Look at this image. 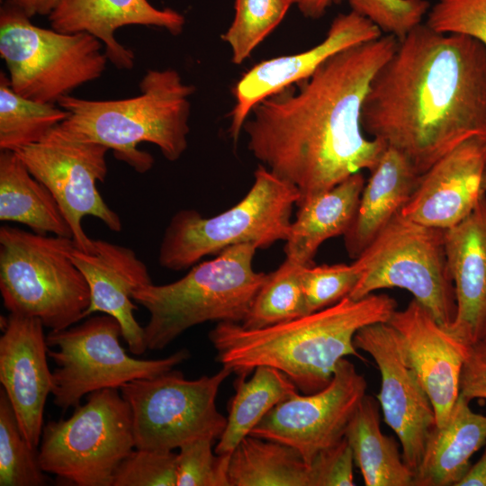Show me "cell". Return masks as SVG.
<instances>
[{
    "mask_svg": "<svg viewBox=\"0 0 486 486\" xmlns=\"http://www.w3.org/2000/svg\"><path fill=\"white\" fill-rule=\"evenodd\" d=\"M65 0H36L37 14L49 15Z\"/></svg>",
    "mask_w": 486,
    "mask_h": 486,
    "instance_id": "43",
    "label": "cell"
},
{
    "mask_svg": "<svg viewBox=\"0 0 486 486\" xmlns=\"http://www.w3.org/2000/svg\"><path fill=\"white\" fill-rule=\"evenodd\" d=\"M0 57L17 94L50 104L99 78L109 61L93 35L39 27L11 1L0 11Z\"/></svg>",
    "mask_w": 486,
    "mask_h": 486,
    "instance_id": "8",
    "label": "cell"
},
{
    "mask_svg": "<svg viewBox=\"0 0 486 486\" xmlns=\"http://www.w3.org/2000/svg\"><path fill=\"white\" fill-rule=\"evenodd\" d=\"M482 190L486 193V166H485L483 175H482Z\"/></svg>",
    "mask_w": 486,
    "mask_h": 486,
    "instance_id": "45",
    "label": "cell"
},
{
    "mask_svg": "<svg viewBox=\"0 0 486 486\" xmlns=\"http://www.w3.org/2000/svg\"><path fill=\"white\" fill-rule=\"evenodd\" d=\"M370 173L356 217L344 235L346 250L355 259L400 211L420 176L404 155L390 147Z\"/></svg>",
    "mask_w": 486,
    "mask_h": 486,
    "instance_id": "23",
    "label": "cell"
},
{
    "mask_svg": "<svg viewBox=\"0 0 486 486\" xmlns=\"http://www.w3.org/2000/svg\"><path fill=\"white\" fill-rule=\"evenodd\" d=\"M366 388L365 378L345 357L325 388L310 394L295 392L274 407L249 435L293 447L310 465L319 453L345 437Z\"/></svg>",
    "mask_w": 486,
    "mask_h": 486,
    "instance_id": "14",
    "label": "cell"
},
{
    "mask_svg": "<svg viewBox=\"0 0 486 486\" xmlns=\"http://www.w3.org/2000/svg\"><path fill=\"white\" fill-rule=\"evenodd\" d=\"M486 139L472 137L419 176L399 213L428 227L447 230L461 222L486 194L482 187Z\"/></svg>",
    "mask_w": 486,
    "mask_h": 486,
    "instance_id": "18",
    "label": "cell"
},
{
    "mask_svg": "<svg viewBox=\"0 0 486 486\" xmlns=\"http://www.w3.org/2000/svg\"><path fill=\"white\" fill-rule=\"evenodd\" d=\"M0 220L24 224L39 234L73 238L50 191L10 150L0 153Z\"/></svg>",
    "mask_w": 486,
    "mask_h": 486,
    "instance_id": "26",
    "label": "cell"
},
{
    "mask_svg": "<svg viewBox=\"0 0 486 486\" xmlns=\"http://www.w3.org/2000/svg\"><path fill=\"white\" fill-rule=\"evenodd\" d=\"M293 0H235L233 21L222 35L234 64L243 63L282 22Z\"/></svg>",
    "mask_w": 486,
    "mask_h": 486,
    "instance_id": "33",
    "label": "cell"
},
{
    "mask_svg": "<svg viewBox=\"0 0 486 486\" xmlns=\"http://www.w3.org/2000/svg\"><path fill=\"white\" fill-rule=\"evenodd\" d=\"M354 344L356 349L371 356L377 365L381 388L376 398L384 421L395 432L402 458L415 474L427 440L436 426L433 404L397 332L388 322L360 328Z\"/></svg>",
    "mask_w": 486,
    "mask_h": 486,
    "instance_id": "15",
    "label": "cell"
},
{
    "mask_svg": "<svg viewBox=\"0 0 486 486\" xmlns=\"http://www.w3.org/2000/svg\"><path fill=\"white\" fill-rule=\"evenodd\" d=\"M457 486H486V443L482 456L471 465Z\"/></svg>",
    "mask_w": 486,
    "mask_h": 486,
    "instance_id": "41",
    "label": "cell"
},
{
    "mask_svg": "<svg viewBox=\"0 0 486 486\" xmlns=\"http://www.w3.org/2000/svg\"><path fill=\"white\" fill-rule=\"evenodd\" d=\"M364 185V177L358 172L298 205L285 240L286 258L311 266L325 240L344 236L356 217Z\"/></svg>",
    "mask_w": 486,
    "mask_h": 486,
    "instance_id": "25",
    "label": "cell"
},
{
    "mask_svg": "<svg viewBox=\"0 0 486 486\" xmlns=\"http://www.w3.org/2000/svg\"><path fill=\"white\" fill-rule=\"evenodd\" d=\"M351 11L369 19L381 32L404 39L430 8L427 0H346Z\"/></svg>",
    "mask_w": 486,
    "mask_h": 486,
    "instance_id": "36",
    "label": "cell"
},
{
    "mask_svg": "<svg viewBox=\"0 0 486 486\" xmlns=\"http://www.w3.org/2000/svg\"><path fill=\"white\" fill-rule=\"evenodd\" d=\"M37 448L23 436L14 411L0 390V486H42L47 483Z\"/></svg>",
    "mask_w": 486,
    "mask_h": 486,
    "instance_id": "32",
    "label": "cell"
},
{
    "mask_svg": "<svg viewBox=\"0 0 486 486\" xmlns=\"http://www.w3.org/2000/svg\"><path fill=\"white\" fill-rule=\"evenodd\" d=\"M302 266L284 259L266 278L241 322L247 328H262L306 315L302 286Z\"/></svg>",
    "mask_w": 486,
    "mask_h": 486,
    "instance_id": "31",
    "label": "cell"
},
{
    "mask_svg": "<svg viewBox=\"0 0 486 486\" xmlns=\"http://www.w3.org/2000/svg\"><path fill=\"white\" fill-rule=\"evenodd\" d=\"M232 373L222 366L214 374L189 380L172 369L122 385L120 392L131 410L135 448L173 451L200 437L219 439L227 418L218 410L216 399Z\"/></svg>",
    "mask_w": 486,
    "mask_h": 486,
    "instance_id": "12",
    "label": "cell"
},
{
    "mask_svg": "<svg viewBox=\"0 0 486 486\" xmlns=\"http://www.w3.org/2000/svg\"><path fill=\"white\" fill-rule=\"evenodd\" d=\"M215 440L200 437L179 447L176 460V486H229L230 455L213 451Z\"/></svg>",
    "mask_w": 486,
    "mask_h": 486,
    "instance_id": "35",
    "label": "cell"
},
{
    "mask_svg": "<svg viewBox=\"0 0 486 486\" xmlns=\"http://www.w3.org/2000/svg\"><path fill=\"white\" fill-rule=\"evenodd\" d=\"M366 486H413L414 472L406 464L396 441L380 425V404L365 395L345 432Z\"/></svg>",
    "mask_w": 486,
    "mask_h": 486,
    "instance_id": "27",
    "label": "cell"
},
{
    "mask_svg": "<svg viewBox=\"0 0 486 486\" xmlns=\"http://www.w3.org/2000/svg\"><path fill=\"white\" fill-rule=\"evenodd\" d=\"M426 24L437 32L469 36L486 48V0H438Z\"/></svg>",
    "mask_w": 486,
    "mask_h": 486,
    "instance_id": "38",
    "label": "cell"
},
{
    "mask_svg": "<svg viewBox=\"0 0 486 486\" xmlns=\"http://www.w3.org/2000/svg\"><path fill=\"white\" fill-rule=\"evenodd\" d=\"M360 278L348 295L359 300L375 291L400 288L447 328L455 317L454 284L446 260L445 230L399 212L355 260Z\"/></svg>",
    "mask_w": 486,
    "mask_h": 486,
    "instance_id": "9",
    "label": "cell"
},
{
    "mask_svg": "<svg viewBox=\"0 0 486 486\" xmlns=\"http://www.w3.org/2000/svg\"><path fill=\"white\" fill-rule=\"evenodd\" d=\"M361 273L356 262L306 266L302 270V286L306 313L310 314L341 301L356 285Z\"/></svg>",
    "mask_w": 486,
    "mask_h": 486,
    "instance_id": "34",
    "label": "cell"
},
{
    "mask_svg": "<svg viewBox=\"0 0 486 486\" xmlns=\"http://www.w3.org/2000/svg\"><path fill=\"white\" fill-rule=\"evenodd\" d=\"M397 302L387 294L346 296L320 310L262 328L219 322L209 333L222 366L247 375L259 365L286 374L303 394L325 388L338 362L347 356L362 358L354 344L356 332L387 322Z\"/></svg>",
    "mask_w": 486,
    "mask_h": 486,
    "instance_id": "3",
    "label": "cell"
},
{
    "mask_svg": "<svg viewBox=\"0 0 486 486\" xmlns=\"http://www.w3.org/2000/svg\"><path fill=\"white\" fill-rule=\"evenodd\" d=\"M361 125L419 175L463 141L486 139V48L420 23L373 78Z\"/></svg>",
    "mask_w": 486,
    "mask_h": 486,
    "instance_id": "2",
    "label": "cell"
},
{
    "mask_svg": "<svg viewBox=\"0 0 486 486\" xmlns=\"http://www.w3.org/2000/svg\"><path fill=\"white\" fill-rule=\"evenodd\" d=\"M256 249L251 243L234 245L177 281L135 290L133 301L149 313L143 327L148 350H161L206 321L241 323L267 275L253 268Z\"/></svg>",
    "mask_w": 486,
    "mask_h": 486,
    "instance_id": "5",
    "label": "cell"
},
{
    "mask_svg": "<svg viewBox=\"0 0 486 486\" xmlns=\"http://www.w3.org/2000/svg\"><path fill=\"white\" fill-rule=\"evenodd\" d=\"M52 29L65 33L86 32L104 45L108 60L119 69H131L135 56L115 38L117 29L128 25L164 28L173 35L184 27L183 14L158 9L148 0H65L48 15Z\"/></svg>",
    "mask_w": 486,
    "mask_h": 486,
    "instance_id": "22",
    "label": "cell"
},
{
    "mask_svg": "<svg viewBox=\"0 0 486 486\" xmlns=\"http://www.w3.org/2000/svg\"><path fill=\"white\" fill-rule=\"evenodd\" d=\"M397 332L407 357L443 426L460 395V378L468 346L443 328L415 299L387 321Z\"/></svg>",
    "mask_w": 486,
    "mask_h": 486,
    "instance_id": "19",
    "label": "cell"
},
{
    "mask_svg": "<svg viewBox=\"0 0 486 486\" xmlns=\"http://www.w3.org/2000/svg\"><path fill=\"white\" fill-rule=\"evenodd\" d=\"M108 151L105 146L76 138L59 124L40 141L15 151L30 173L50 191L70 226L76 247L86 252L94 250V239L82 226L86 216L99 219L112 231L122 229L119 214L97 189L108 172Z\"/></svg>",
    "mask_w": 486,
    "mask_h": 486,
    "instance_id": "13",
    "label": "cell"
},
{
    "mask_svg": "<svg viewBox=\"0 0 486 486\" xmlns=\"http://www.w3.org/2000/svg\"><path fill=\"white\" fill-rule=\"evenodd\" d=\"M118 320L107 314L46 336L52 371L53 403L63 411L81 404L83 397L104 389H118L137 379L152 378L190 357L182 348L159 359H138L122 347Z\"/></svg>",
    "mask_w": 486,
    "mask_h": 486,
    "instance_id": "11",
    "label": "cell"
},
{
    "mask_svg": "<svg viewBox=\"0 0 486 486\" xmlns=\"http://www.w3.org/2000/svg\"><path fill=\"white\" fill-rule=\"evenodd\" d=\"M342 1L346 0H299L296 4L305 17L319 19L333 3L338 4Z\"/></svg>",
    "mask_w": 486,
    "mask_h": 486,
    "instance_id": "42",
    "label": "cell"
},
{
    "mask_svg": "<svg viewBox=\"0 0 486 486\" xmlns=\"http://www.w3.org/2000/svg\"><path fill=\"white\" fill-rule=\"evenodd\" d=\"M254 371L249 380H246L247 375H238L236 381L226 427L214 449L219 455H230L274 407L298 391L278 369L259 365Z\"/></svg>",
    "mask_w": 486,
    "mask_h": 486,
    "instance_id": "29",
    "label": "cell"
},
{
    "mask_svg": "<svg viewBox=\"0 0 486 486\" xmlns=\"http://www.w3.org/2000/svg\"><path fill=\"white\" fill-rule=\"evenodd\" d=\"M460 394L486 400V341L469 346L460 378Z\"/></svg>",
    "mask_w": 486,
    "mask_h": 486,
    "instance_id": "40",
    "label": "cell"
},
{
    "mask_svg": "<svg viewBox=\"0 0 486 486\" xmlns=\"http://www.w3.org/2000/svg\"><path fill=\"white\" fill-rule=\"evenodd\" d=\"M68 112L58 104L40 103L22 96L0 74V149L17 151L40 141L64 122Z\"/></svg>",
    "mask_w": 486,
    "mask_h": 486,
    "instance_id": "30",
    "label": "cell"
},
{
    "mask_svg": "<svg viewBox=\"0 0 486 486\" xmlns=\"http://www.w3.org/2000/svg\"><path fill=\"white\" fill-rule=\"evenodd\" d=\"M293 1H294L295 4H297L299 0H293Z\"/></svg>",
    "mask_w": 486,
    "mask_h": 486,
    "instance_id": "46",
    "label": "cell"
},
{
    "mask_svg": "<svg viewBox=\"0 0 486 486\" xmlns=\"http://www.w3.org/2000/svg\"><path fill=\"white\" fill-rule=\"evenodd\" d=\"M445 245L456 300L446 329L469 346L486 339V194L465 219L445 230Z\"/></svg>",
    "mask_w": 486,
    "mask_h": 486,
    "instance_id": "21",
    "label": "cell"
},
{
    "mask_svg": "<svg viewBox=\"0 0 486 486\" xmlns=\"http://www.w3.org/2000/svg\"><path fill=\"white\" fill-rule=\"evenodd\" d=\"M354 455L344 437L321 451L309 465L310 486H354Z\"/></svg>",
    "mask_w": 486,
    "mask_h": 486,
    "instance_id": "39",
    "label": "cell"
},
{
    "mask_svg": "<svg viewBox=\"0 0 486 486\" xmlns=\"http://www.w3.org/2000/svg\"><path fill=\"white\" fill-rule=\"evenodd\" d=\"M398 43L386 34L345 49L297 88L287 86L252 109L243 126L248 148L297 188L296 206L378 164L388 146L364 136L361 112L373 78Z\"/></svg>",
    "mask_w": 486,
    "mask_h": 486,
    "instance_id": "1",
    "label": "cell"
},
{
    "mask_svg": "<svg viewBox=\"0 0 486 486\" xmlns=\"http://www.w3.org/2000/svg\"><path fill=\"white\" fill-rule=\"evenodd\" d=\"M0 382L29 444L38 448L47 398L52 393L44 325L36 318L9 312L1 321Z\"/></svg>",
    "mask_w": 486,
    "mask_h": 486,
    "instance_id": "16",
    "label": "cell"
},
{
    "mask_svg": "<svg viewBox=\"0 0 486 486\" xmlns=\"http://www.w3.org/2000/svg\"><path fill=\"white\" fill-rule=\"evenodd\" d=\"M140 94L118 100H88L67 95L58 104L68 112L59 126L77 139L112 150L114 157L138 173H146L154 158L138 148L152 143L169 161L187 148L191 104L195 88L173 68L148 69L139 84Z\"/></svg>",
    "mask_w": 486,
    "mask_h": 486,
    "instance_id": "4",
    "label": "cell"
},
{
    "mask_svg": "<svg viewBox=\"0 0 486 486\" xmlns=\"http://www.w3.org/2000/svg\"><path fill=\"white\" fill-rule=\"evenodd\" d=\"M14 5L22 10L29 17L37 14L36 0H10Z\"/></svg>",
    "mask_w": 486,
    "mask_h": 486,
    "instance_id": "44",
    "label": "cell"
},
{
    "mask_svg": "<svg viewBox=\"0 0 486 486\" xmlns=\"http://www.w3.org/2000/svg\"><path fill=\"white\" fill-rule=\"evenodd\" d=\"M176 454L134 448L119 464L112 486H176Z\"/></svg>",
    "mask_w": 486,
    "mask_h": 486,
    "instance_id": "37",
    "label": "cell"
},
{
    "mask_svg": "<svg viewBox=\"0 0 486 486\" xmlns=\"http://www.w3.org/2000/svg\"><path fill=\"white\" fill-rule=\"evenodd\" d=\"M381 36V30L374 22L350 11L336 16L325 39L311 49L255 65L242 76L234 88L235 105L230 112L229 130L234 143H237L252 109L260 101L309 78L336 53Z\"/></svg>",
    "mask_w": 486,
    "mask_h": 486,
    "instance_id": "17",
    "label": "cell"
},
{
    "mask_svg": "<svg viewBox=\"0 0 486 486\" xmlns=\"http://www.w3.org/2000/svg\"><path fill=\"white\" fill-rule=\"evenodd\" d=\"M485 443L486 415L474 412L460 394L446 422L429 435L413 486H457Z\"/></svg>",
    "mask_w": 486,
    "mask_h": 486,
    "instance_id": "24",
    "label": "cell"
},
{
    "mask_svg": "<svg viewBox=\"0 0 486 486\" xmlns=\"http://www.w3.org/2000/svg\"><path fill=\"white\" fill-rule=\"evenodd\" d=\"M94 243L93 252L76 246L70 251V257L90 291V304L85 316L97 312L115 318L130 352L142 355L148 348L144 328L134 315L138 307L132 295L138 288L152 284L148 269L130 248L103 239H94Z\"/></svg>",
    "mask_w": 486,
    "mask_h": 486,
    "instance_id": "20",
    "label": "cell"
},
{
    "mask_svg": "<svg viewBox=\"0 0 486 486\" xmlns=\"http://www.w3.org/2000/svg\"><path fill=\"white\" fill-rule=\"evenodd\" d=\"M72 238L0 228V292L12 313L58 331L85 319L90 291L70 257Z\"/></svg>",
    "mask_w": 486,
    "mask_h": 486,
    "instance_id": "6",
    "label": "cell"
},
{
    "mask_svg": "<svg viewBox=\"0 0 486 486\" xmlns=\"http://www.w3.org/2000/svg\"><path fill=\"white\" fill-rule=\"evenodd\" d=\"M39 446L46 473L76 486H112L119 464L135 448L130 405L118 389L92 392L68 418L43 426Z\"/></svg>",
    "mask_w": 486,
    "mask_h": 486,
    "instance_id": "10",
    "label": "cell"
},
{
    "mask_svg": "<svg viewBox=\"0 0 486 486\" xmlns=\"http://www.w3.org/2000/svg\"><path fill=\"white\" fill-rule=\"evenodd\" d=\"M254 176L248 194L221 213L203 218L195 210L183 209L174 214L160 243L159 265L179 271L234 245L251 243L267 248L285 241L299 192L263 165Z\"/></svg>",
    "mask_w": 486,
    "mask_h": 486,
    "instance_id": "7",
    "label": "cell"
},
{
    "mask_svg": "<svg viewBox=\"0 0 486 486\" xmlns=\"http://www.w3.org/2000/svg\"><path fill=\"white\" fill-rule=\"evenodd\" d=\"M229 486H310L309 465L293 447L248 435L230 454Z\"/></svg>",
    "mask_w": 486,
    "mask_h": 486,
    "instance_id": "28",
    "label": "cell"
},
{
    "mask_svg": "<svg viewBox=\"0 0 486 486\" xmlns=\"http://www.w3.org/2000/svg\"><path fill=\"white\" fill-rule=\"evenodd\" d=\"M483 341H486V339H485V340H483Z\"/></svg>",
    "mask_w": 486,
    "mask_h": 486,
    "instance_id": "47",
    "label": "cell"
}]
</instances>
